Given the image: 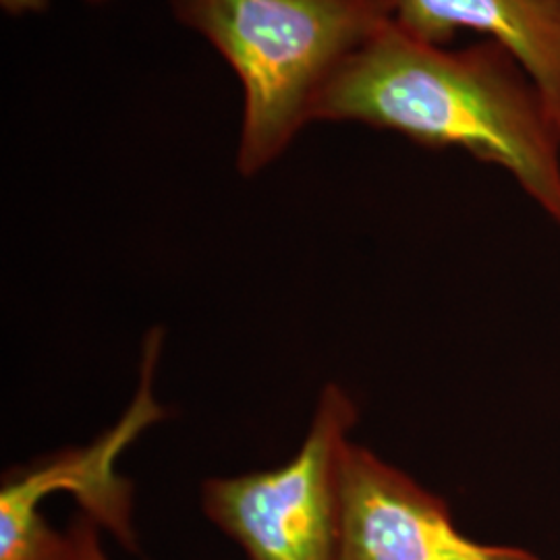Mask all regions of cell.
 <instances>
[{
  "instance_id": "6da1fadb",
  "label": "cell",
  "mask_w": 560,
  "mask_h": 560,
  "mask_svg": "<svg viewBox=\"0 0 560 560\" xmlns=\"http://www.w3.org/2000/svg\"><path fill=\"white\" fill-rule=\"evenodd\" d=\"M314 120H358L430 150H465L509 173L560 231L559 125L501 42L451 50L393 21L347 60Z\"/></svg>"
},
{
  "instance_id": "7a4b0ae2",
  "label": "cell",
  "mask_w": 560,
  "mask_h": 560,
  "mask_svg": "<svg viewBox=\"0 0 560 560\" xmlns=\"http://www.w3.org/2000/svg\"><path fill=\"white\" fill-rule=\"evenodd\" d=\"M243 85L237 168L252 177L314 120L347 60L388 27L399 0H173Z\"/></svg>"
},
{
  "instance_id": "3957f363",
  "label": "cell",
  "mask_w": 560,
  "mask_h": 560,
  "mask_svg": "<svg viewBox=\"0 0 560 560\" xmlns=\"http://www.w3.org/2000/svg\"><path fill=\"white\" fill-rule=\"evenodd\" d=\"M360 411L335 382L322 388L293 459L201 483V511L247 560H339L340 469Z\"/></svg>"
},
{
  "instance_id": "277c9868",
  "label": "cell",
  "mask_w": 560,
  "mask_h": 560,
  "mask_svg": "<svg viewBox=\"0 0 560 560\" xmlns=\"http://www.w3.org/2000/svg\"><path fill=\"white\" fill-rule=\"evenodd\" d=\"M339 560L541 559L467 536L444 499L351 441L340 469Z\"/></svg>"
},
{
  "instance_id": "5b68a950",
  "label": "cell",
  "mask_w": 560,
  "mask_h": 560,
  "mask_svg": "<svg viewBox=\"0 0 560 560\" xmlns=\"http://www.w3.org/2000/svg\"><path fill=\"white\" fill-rule=\"evenodd\" d=\"M395 21L434 46L457 32L501 42L540 88L560 131V0H399Z\"/></svg>"
},
{
  "instance_id": "8992f818",
  "label": "cell",
  "mask_w": 560,
  "mask_h": 560,
  "mask_svg": "<svg viewBox=\"0 0 560 560\" xmlns=\"http://www.w3.org/2000/svg\"><path fill=\"white\" fill-rule=\"evenodd\" d=\"M55 494L44 465L11 471L0 486V560H65L67 538L42 515Z\"/></svg>"
},
{
  "instance_id": "52a82bcc",
  "label": "cell",
  "mask_w": 560,
  "mask_h": 560,
  "mask_svg": "<svg viewBox=\"0 0 560 560\" xmlns=\"http://www.w3.org/2000/svg\"><path fill=\"white\" fill-rule=\"evenodd\" d=\"M101 532V525L80 511L65 529V560H110L104 552Z\"/></svg>"
},
{
  "instance_id": "ba28073f",
  "label": "cell",
  "mask_w": 560,
  "mask_h": 560,
  "mask_svg": "<svg viewBox=\"0 0 560 560\" xmlns=\"http://www.w3.org/2000/svg\"><path fill=\"white\" fill-rule=\"evenodd\" d=\"M90 2H102V0H90Z\"/></svg>"
}]
</instances>
